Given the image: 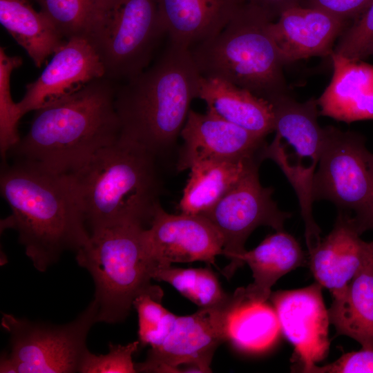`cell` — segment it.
Returning a JSON list of instances; mask_svg holds the SVG:
<instances>
[{"label": "cell", "mask_w": 373, "mask_h": 373, "mask_svg": "<svg viewBox=\"0 0 373 373\" xmlns=\"http://www.w3.org/2000/svg\"><path fill=\"white\" fill-rule=\"evenodd\" d=\"M352 217L338 213L334 228L310 253L309 267L316 282L333 296L342 294L366 258L370 242L362 240Z\"/></svg>", "instance_id": "17"}, {"label": "cell", "mask_w": 373, "mask_h": 373, "mask_svg": "<svg viewBox=\"0 0 373 373\" xmlns=\"http://www.w3.org/2000/svg\"><path fill=\"white\" fill-rule=\"evenodd\" d=\"M105 76L104 67L88 41L84 37L70 38L55 52L39 77L26 84L17 102L21 115L63 101Z\"/></svg>", "instance_id": "13"}, {"label": "cell", "mask_w": 373, "mask_h": 373, "mask_svg": "<svg viewBox=\"0 0 373 373\" xmlns=\"http://www.w3.org/2000/svg\"><path fill=\"white\" fill-rule=\"evenodd\" d=\"M324 128L313 179L314 201L329 200L338 212H352V219L360 233L373 229V153L359 133L332 126Z\"/></svg>", "instance_id": "9"}, {"label": "cell", "mask_w": 373, "mask_h": 373, "mask_svg": "<svg viewBox=\"0 0 373 373\" xmlns=\"http://www.w3.org/2000/svg\"><path fill=\"white\" fill-rule=\"evenodd\" d=\"M370 245H371L372 249V250H373V242H370Z\"/></svg>", "instance_id": "38"}, {"label": "cell", "mask_w": 373, "mask_h": 373, "mask_svg": "<svg viewBox=\"0 0 373 373\" xmlns=\"http://www.w3.org/2000/svg\"><path fill=\"white\" fill-rule=\"evenodd\" d=\"M231 314L228 325V341L236 348L258 352L269 348L280 331L273 305L266 301L246 300L243 294Z\"/></svg>", "instance_id": "26"}, {"label": "cell", "mask_w": 373, "mask_h": 373, "mask_svg": "<svg viewBox=\"0 0 373 373\" xmlns=\"http://www.w3.org/2000/svg\"><path fill=\"white\" fill-rule=\"evenodd\" d=\"M180 135L184 141L177 163L180 171L206 160L260 158L267 144L265 137L208 111L202 114L190 109Z\"/></svg>", "instance_id": "15"}, {"label": "cell", "mask_w": 373, "mask_h": 373, "mask_svg": "<svg viewBox=\"0 0 373 373\" xmlns=\"http://www.w3.org/2000/svg\"><path fill=\"white\" fill-rule=\"evenodd\" d=\"M372 2L373 0H305L301 6L323 10L352 23Z\"/></svg>", "instance_id": "34"}, {"label": "cell", "mask_w": 373, "mask_h": 373, "mask_svg": "<svg viewBox=\"0 0 373 373\" xmlns=\"http://www.w3.org/2000/svg\"><path fill=\"white\" fill-rule=\"evenodd\" d=\"M305 0H246L259 10L271 22L276 21L286 10L301 6Z\"/></svg>", "instance_id": "35"}, {"label": "cell", "mask_w": 373, "mask_h": 373, "mask_svg": "<svg viewBox=\"0 0 373 373\" xmlns=\"http://www.w3.org/2000/svg\"><path fill=\"white\" fill-rule=\"evenodd\" d=\"M260 164L249 171L209 211L202 214L220 231L223 241V255L230 263L222 271L230 278L243 265L245 244L249 235L260 226L283 230L291 213L280 210L271 195L274 189L260 182Z\"/></svg>", "instance_id": "11"}, {"label": "cell", "mask_w": 373, "mask_h": 373, "mask_svg": "<svg viewBox=\"0 0 373 373\" xmlns=\"http://www.w3.org/2000/svg\"><path fill=\"white\" fill-rule=\"evenodd\" d=\"M72 175L90 234L116 226L149 227L160 204L157 159L120 135Z\"/></svg>", "instance_id": "4"}, {"label": "cell", "mask_w": 373, "mask_h": 373, "mask_svg": "<svg viewBox=\"0 0 373 373\" xmlns=\"http://www.w3.org/2000/svg\"><path fill=\"white\" fill-rule=\"evenodd\" d=\"M308 373H373V350L345 353L329 364L314 365Z\"/></svg>", "instance_id": "33"}, {"label": "cell", "mask_w": 373, "mask_h": 373, "mask_svg": "<svg viewBox=\"0 0 373 373\" xmlns=\"http://www.w3.org/2000/svg\"><path fill=\"white\" fill-rule=\"evenodd\" d=\"M351 23L323 10L297 6L270 22L269 29L285 64L310 57L330 56Z\"/></svg>", "instance_id": "16"}, {"label": "cell", "mask_w": 373, "mask_h": 373, "mask_svg": "<svg viewBox=\"0 0 373 373\" xmlns=\"http://www.w3.org/2000/svg\"><path fill=\"white\" fill-rule=\"evenodd\" d=\"M270 103L274 115V131L295 149L298 160L294 165L309 168L302 163L303 159L309 158L316 167L325 137V128L318 122L320 113L317 99L312 97L299 102L289 93Z\"/></svg>", "instance_id": "25"}, {"label": "cell", "mask_w": 373, "mask_h": 373, "mask_svg": "<svg viewBox=\"0 0 373 373\" xmlns=\"http://www.w3.org/2000/svg\"><path fill=\"white\" fill-rule=\"evenodd\" d=\"M146 238L153 272L175 262L202 261L215 265L216 256L223 255L222 236L207 218L169 213L160 203L146 229Z\"/></svg>", "instance_id": "12"}, {"label": "cell", "mask_w": 373, "mask_h": 373, "mask_svg": "<svg viewBox=\"0 0 373 373\" xmlns=\"http://www.w3.org/2000/svg\"><path fill=\"white\" fill-rule=\"evenodd\" d=\"M146 229L139 225L104 228L91 233L76 251L77 264L94 281L97 322H122L142 294L163 298L160 287L151 283L154 265Z\"/></svg>", "instance_id": "6"}, {"label": "cell", "mask_w": 373, "mask_h": 373, "mask_svg": "<svg viewBox=\"0 0 373 373\" xmlns=\"http://www.w3.org/2000/svg\"><path fill=\"white\" fill-rule=\"evenodd\" d=\"M373 55V41L368 45L365 51V57Z\"/></svg>", "instance_id": "36"}, {"label": "cell", "mask_w": 373, "mask_h": 373, "mask_svg": "<svg viewBox=\"0 0 373 373\" xmlns=\"http://www.w3.org/2000/svg\"><path fill=\"white\" fill-rule=\"evenodd\" d=\"M198 97L207 111L251 133L265 137L274 131L271 104L227 82L202 76Z\"/></svg>", "instance_id": "20"}, {"label": "cell", "mask_w": 373, "mask_h": 373, "mask_svg": "<svg viewBox=\"0 0 373 373\" xmlns=\"http://www.w3.org/2000/svg\"><path fill=\"white\" fill-rule=\"evenodd\" d=\"M0 189L11 214L1 228L13 229L26 255L45 271L66 251H77L90 236L81 198L70 174L33 163L3 162Z\"/></svg>", "instance_id": "1"}, {"label": "cell", "mask_w": 373, "mask_h": 373, "mask_svg": "<svg viewBox=\"0 0 373 373\" xmlns=\"http://www.w3.org/2000/svg\"><path fill=\"white\" fill-rule=\"evenodd\" d=\"M66 39L84 37L95 0H35Z\"/></svg>", "instance_id": "30"}, {"label": "cell", "mask_w": 373, "mask_h": 373, "mask_svg": "<svg viewBox=\"0 0 373 373\" xmlns=\"http://www.w3.org/2000/svg\"><path fill=\"white\" fill-rule=\"evenodd\" d=\"M162 298L150 294L138 296L133 307L138 316L140 344L151 347L160 345L172 330L177 316L162 305Z\"/></svg>", "instance_id": "29"}, {"label": "cell", "mask_w": 373, "mask_h": 373, "mask_svg": "<svg viewBox=\"0 0 373 373\" xmlns=\"http://www.w3.org/2000/svg\"><path fill=\"white\" fill-rule=\"evenodd\" d=\"M373 41V2L356 20L341 33L333 52L352 60L365 58V51Z\"/></svg>", "instance_id": "32"}, {"label": "cell", "mask_w": 373, "mask_h": 373, "mask_svg": "<svg viewBox=\"0 0 373 373\" xmlns=\"http://www.w3.org/2000/svg\"><path fill=\"white\" fill-rule=\"evenodd\" d=\"M164 34L155 0H95L84 37L116 82L145 70Z\"/></svg>", "instance_id": "7"}, {"label": "cell", "mask_w": 373, "mask_h": 373, "mask_svg": "<svg viewBox=\"0 0 373 373\" xmlns=\"http://www.w3.org/2000/svg\"><path fill=\"white\" fill-rule=\"evenodd\" d=\"M0 22L40 68L66 41L53 22L30 0H0Z\"/></svg>", "instance_id": "24"}, {"label": "cell", "mask_w": 373, "mask_h": 373, "mask_svg": "<svg viewBox=\"0 0 373 373\" xmlns=\"http://www.w3.org/2000/svg\"><path fill=\"white\" fill-rule=\"evenodd\" d=\"M251 269L254 281L243 287L246 300L265 302L276 281L305 262V254L297 240L288 233L277 231L242 258Z\"/></svg>", "instance_id": "21"}, {"label": "cell", "mask_w": 373, "mask_h": 373, "mask_svg": "<svg viewBox=\"0 0 373 373\" xmlns=\"http://www.w3.org/2000/svg\"><path fill=\"white\" fill-rule=\"evenodd\" d=\"M21 64L20 57L8 55L4 48H0V153L3 162L9 151L21 138L18 125L22 116L17 102L12 99L10 77L12 71Z\"/></svg>", "instance_id": "28"}, {"label": "cell", "mask_w": 373, "mask_h": 373, "mask_svg": "<svg viewBox=\"0 0 373 373\" xmlns=\"http://www.w3.org/2000/svg\"><path fill=\"white\" fill-rule=\"evenodd\" d=\"M170 42L188 48L218 34L240 6L231 0H155Z\"/></svg>", "instance_id": "19"}, {"label": "cell", "mask_w": 373, "mask_h": 373, "mask_svg": "<svg viewBox=\"0 0 373 373\" xmlns=\"http://www.w3.org/2000/svg\"><path fill=\"white\" fill-rule=\"evenodd\" d=\"M334 73L317 99L320 115L350 123L373 120V65L332 52Z\"/></svg>", "instance_id": "18"}, {"label": "cell", "mask_w": 373, "mask_h": 373, "mask_svg": "<svg viewBox=\"0 0 373 373\" xmlns=\"http://www.w3.org/2000/svg\"><path fill=\"white\" fill-rule=\"evenodd\" d=\"M270 22L254 6H240L222 30L189 48L200 75L227 82L269 102L289 94L285 63Z\"/></svg>", "instance_id": "5"}, {"label": "cell", "mask_w": 373, "mask_h": 373, "mask_svg": "<svg viewBox=\"0 0 373 373\" xmlns=\"http://www.w3.org/2000/svg\"><path fill=\"white\" fill-rule=\"evenodd\" d=\"M97 322L93 300L73 321L52 325L3 314L1 325L9 334L10 352L1 357L0 372H79L88 350L86 338Z\"/></svg>", "instance_id": "8"}, {"label": "cell", "mask_w": 373, "mask_h": 373, "mask_svg": "<svg viewBox=\"0 0 373 373\" xmlns=\"http://www.w3.org/2000/svg\"><path fill=\"white\" fill-rule=\"evenodd\" d=\"M240 298L238 288L219 305L178 316L164 341L151 347L144 362L135 364L137 372H211L216 349L228 341L229 317Z\"/></svg>", "instance_id": "10"}, {"label": "cell", "mask_w": 373, "mask_h": 373, "mask_svg": "<svg viewBox=\"0 0 373 373\" xmlns=\"http://www.w3.org/2000/svg\"><path fill=\"white\" fill-rule=\"evenodd\" d=\"M231 1L238 6L244 4L246 1V0H231Z\"/></svg>", "instance_id": "37"}, {"label": "cell", "mask_w": 373, "mask_h": 373, "mask_svg": "<svg viewBox=\"0 0 373 373\" xmlns=\"http://www.w3.org/2000/svg\"><path fill=\"white\" fill-rule=\"evenodd\" d=\"M317 282L293 290H280L270 298L280 331L294 347L301 372H307L327 355L329 341L328 309Z\"/></svg>", "instance_id": "14"}, {"label": "cell", "mask_w": 373, "mask_h": 373, "mask_svg": "<svg viewBox=\"0 0 373 373\" xmlns=\"http://www.w3.org/2000/svg\"><path fill=\"white\" fill-rule=\"evenodd\" d=\"M153 279L169 283L200 308L219 305L229 296L223 291L209 267L180 268L171 265L155 270Z\"/></svg>", "instance_id": "27"}, {"label": "cell", "mask_w": 373, "mask_h": 373, "mask_svg": "<svg viewBox=\"0 0 373 373\" xmlns=\"http://www.w3.org/2000/svg\"><path fill=\"white\" fill-rule=\"evenodd\" d=\"M115 83L106 77L96 79L71 97L35 111L27 133L6 160L27 161L61 174L77 172L121 135Z\"/></svg>", "instance_id": "2"}, {"label": "cell", "mask_w": 373, "mask_h": 373, "mask_svg": "<svg viewBox=\"0 0 373 373\" xmlns=\"http://www.w3.org/2000/svg\"><path fill=\"white\" fill-rule=\"evenodd\" d=\"M262 160H206L190 167L189 177L179 203L181 213L202 215L213 207L248 171Z\"/></svg>", "instance_id": "23"}, {"label": "cell", "mask_w": 373, "mask_h": 373, "mask_svg": "<svg viewBox=\"0 0 373 373\" xmlns=\"http://www.w3.org/2000/svg\"><path fill=\"white\" fill-rule=\"evenodd\" d=\"M337 335L350 337L363 349L373 350V250L328 309Z\"/></svg>", "instance_id": "22"}, {"label": "cell", "mask_w": 373, "mask_h": 373, "mask_svg": "<svg viewBox=\"0 0 373 373\" xmlns=\"http://www.w3.org/2000/svg\"><path fill=\"white\" fill-rule=\"evenodd\" d=\"M201 77L190 49L170 42L153 65L116 86L121 135L163 155L180 135Z\"/></svg>", "instance_id": "3"}, {"label": "cell", "mask_w": 373, "mask_h": 373, "mask_svg": "<svg viewBox=\"0 0 373 373\" xmlns=\"http://www.w3.org/2000/svg\"><path fill=\"white\" fill-rule=\"evenodd\" d=\"M140 344L139 341L126 345L109 343V352L106 354L96 355L88 350L82 360L79 372H137L135 364L133 362V355Z\"/></svg>", "instance_id": "31"}]
</instances>
